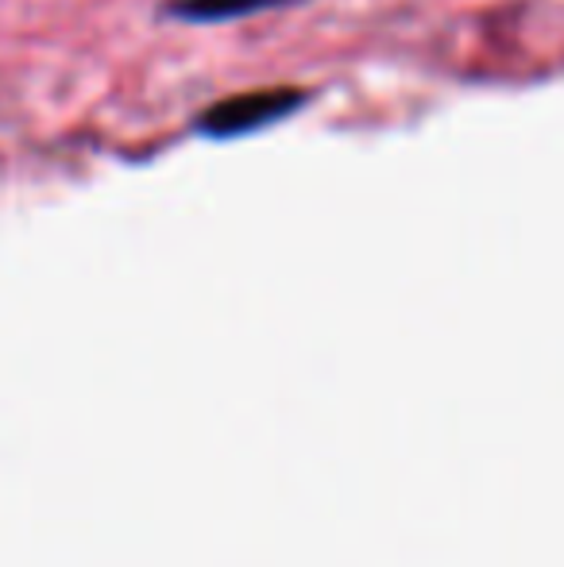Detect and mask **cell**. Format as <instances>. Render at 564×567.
<instances>
[{
  "instance_id": "6da1fadb",
  "label": "cell",
  "mask_w": 564,
  "mask_h": 567,
  "mask_svg": "<svg viewBox=\"0 0 564 567\" xmlns=\"http://www.w3.org/2000/svg\"><path fill=\"white\" fill-rule=\"evenodd\" d=\"M306 105L301 90H259V93H240V97H225L217 105H209L197 116V132L209 140H236V135L264 132V127L279 124L290 113Z\"/></svg>"
},
{
  "instance_id": "7a4b0ae2",
  "label": "cell",
  "mask_w": 564,
  "mask_h": 567,
  "mask_svg": "<svg viewBox=\"0 0 564 567\" xmlns=\"http://www.w3.org/2000/svg\"><path fill=\"white\" fill-rule=\"evenodd\" d=\"M279 4H286V0H166L163 12L186 23H225L252 12H267V8Z\"/></svg>"
}]
</instances>
